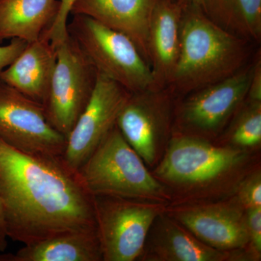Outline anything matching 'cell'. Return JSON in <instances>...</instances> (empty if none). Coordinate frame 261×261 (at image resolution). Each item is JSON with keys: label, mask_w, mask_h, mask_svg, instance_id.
Listing matches in <instances>:
<instances>
[{"label": "cell", "mask_w": 261, "mask_h": 261, "mask_svg": "<svg viewBox=\"0 0 261 261\" xmlns=\"http://www.w3.org/2000/svg\"><path fill=\"white\" fill-rule=\"evenodd\" d=\"M0 203L8 238L24 245L97 228L93 197L63 158L22 152L1 139Z\"/></svg>", "instance_id": "6da1fadb"}, {"label": "cell", "mask_w": 261, "mask_h": 261, "mask_svg": "<svg viewBox=\"0 0 261 261\" xmlns=\"http://www.w3.org/2000/svg\"><path fill=\"white\" fill-rule=\"evenodd\" d=\"M180 51L168 87L175 97L231 76L248 64L249 41L215 23L197 7H185Z\"/></svg>", "instance_id": "7a4b0ae2"}, {"label": "cell", "mask_w": 261, "mask_h": 261, "mask_svg": "<svg viewBox=\"0 0 261 261\" xmlns=\"http://www.w3.org/2000/svg\"><path fill=\"white\" fill-rule=\"evenodd\" d=\"M84 188L94 196L160 202L166 188L146 168L116 125L77 170Z\"/></svg>", "instance_id": "3957f363"}, {"label": "cell", "mask_w": 261, "mask_h": 261, "mask_svg": "<svg viewBox=\"0 0 261 261\" xmlns=\"http://www.w3.org/2000/svg\"><path fill=\"white\" fill-rule=\"evenodd\" d=\"M70 16L68 34L97 73L130 93L153 88L150 66L129 38L85 15Z\"/></svg>", "instance_id": "277c9868"}, {"label": "cell", "mask_w": 261, "mask_h": 261, "mask_svg": "<svg viewBox=\"0 0 261 261\" xmlns=\"http://www.w3.org/2000/svg\"><path fill=\"white\" fill-rule=\"evenodd\" d=\"M96 226L102 260L133 261L142 256L160 202L94 196Z\"/></svg>", "instance_id": "5b68a950"}, {"label": "cell", "mask_w": 261, "mask_h": 261, "mask_svg": "<svg viewBox=\"0 0 261 261\" xmlns=\"http://www.w3.org/2000/svg\"><path fill=\"white\" fill-rule=\"evenodd\" d=\"M56 48V68L44 109L51 126L67 140L92 97L97 72L69 34Z\"/></svg>", "instance_id": "8992f818"}, {"label": "cell", "mask_w": 261, "mask_h": 261, "mask_svg": "<svg viewBox=\"0 0 261 261\" xmlns=\"http://www.w3.org/2000/svg\"><path fill=\"white\" fill-rule=\"evenodd\" d=\"M252 62L236 73L184 96L174 108L178 133L202 137L222 130L246 100Z\"/></svg>", "instance_id": "52a82bcc"}, {"label": "cell", "mask_w": 261, "mask_h": 261, "mask_svg": "<svg viewBox=\"0 0 261 261\" xmlns=\"http://www.w3.org/2000/svg\"><path fill=\"white\" fill-rule=\"evenodd\" d=\"M245 151L212 145L202 137L178 133L155 170L161 181L199 186L223 177L241 164Z\"/></svg>", "instance_id": "ba28073f"}, {"label": "cell", "mask_w": 261, "mask_h": 261, "mask_svg": "<svg viewBox=\"0 0 261 261\" xmlns=\"http://www.w3.org/2000/svg\"><path fill=\"white\" fill-rule=\"evenodd\" d=\"M0 139L22 152L62 158L67 141L48 121L42 105L2 80Z\"/></svg>", "instance_id": "9c48e42d"}, {"label": "cell", "mask_w": 261, "mask_h": 261, "mask_svg": "<svg viewBox=\"0 0 261 261\" xmlns=\"http://www.w3.org/2000/svg\"><path fill=\"white\" fill-rule=\"evenodd\" d=\"M174 97L168 87L130 93L117 119L125 140L149 166L157 162L173 130Z\"/></svg>", "instance_id": "30bf717a"}, {"label": "cell", "mask_w": 261, "mask_h": 261, "mask_svg": "<svg viewBox=\"0 0 261 261\" xmlns=\"http://www.w3.org/2000/svg\"><path fill=\"white\" fill-rule=\"evenodd\" d=\"M130 92L97 73L92 97L67 138L63 160L72 171L77 170L116 126Z\"/></svg>", "instance_id": "8fae6325"}, {"label": "cell", "mask_w": 261, "mask_h": 261, "mask_svg": "<svg viewBox=\"0 0 261 261\" xmlns=\"http://www.w3.org/2000/svg\"><path fill=\"white\" fill-rule=\"evenodd\" d=\"M243 208L232 204L187 206L175 211L174 219L209 246L238 250L250 243Z\"/></svg>", "instance_id": "7c38bea8"}, {"label": "cell", "mask_w": 261, "mask_h": 261, "mask_svg": "<svg viewBox=\"0 0 261 261\" xmlns=\"http://www.w3.org/2000/svg\"><path fill=\"white\" fill-rule=\"evenodd\" d=\"M157 1L76 0L70 15H85L126 36L149 65V25Z\"/></svg>", "instance_id": "4fadbf2b"}, {"label": "cell", "mask_w": 261, "mask_h": 261, "mask_svg": "<svg viewBox=\"0 0 261 261\" xmlns=\"http://www.w3.org/2000/svg\"><path fill=\"white\" fill-rule=\"evenodd\" d=\"M184 9L178 0H158L154 6L148 39L153 89L166 88L172 78L179 56Z\"/></svg>", "instance_id": "5bb4252c"}, {"label": "cell", "mask_w": 261, "mask_h": 261, "mask_svg": "<svg viewBox=\"0 0 261 261\" xmlns=\"http://www.w3.org/2000/svg\"><path fill=\"white\" fill-rule=\"evenodd\" d=\"M56 61V48L43 34L29 43L13 63L0 71V80L44 107Z\"/></svg>", "instance_id": "9a60e30c"}, {"label": "cell", "mask_w": 261, "mask_h": 261, "mask_svg": "<svg viewBox=\"0 0 261 261\" xmlns=\"http://www.w3.org/2000/svg\"><path fill=\"white\" fill-rule=\"evenodd\" d=\"M146 257L160 261H223L226 252L204 243L176 220L161 214L148 233Z\"/></svg>", "instance_id": "2e32d148"}, {"label": "cell", "mask_w": 261, "mask_h": 261, "mask_svg": "<svg viewBox=\"0 0 261 261\" xmlns=\"http://www.w3.org/2000/svg\"><path fill=\"white\" fill-rule=\"evenodd\" d=\"M59 6L60 0H0V44L37 40L51 27Z\"/></svg>", "instance_id": "e0dca14e"}, {"label": "cell", "mask_w": 261, "mask_h": 261, "mask_svg": "<svg viewBox=\"0 0 261 261\" xmlns=\"http://www.w3.org/2000/svg\"><path fill=\"white\" fill-rule=\"evenodd\" d=\"M97 228L75 230L39 243L24 245L13 261H100Z\"/></svg>", "instance_id": "ac0fdd59"}, {"label": "cell", "mask_w": 261, "mask_h": 261, "mask_svg": "<svg viewBox=\"0 0 261 261\" xmlns=\"http://www.w3.org/2000/svg\"><path fill=\"white\" fill-rule=\"evenodd\" d=\"M203 11L226 30L249 42L261 39V0H206Z\"/></svg>", "instance_id": "d6986e66"}, {"label": "cell", "mask_w": 261, "mask_h": 261, "mask_svg": "<svg viewBox=\"0 0 261 261\" xmlns=\"http://www.w3.org/2000/svg\"><path fill=\"white\" fill-rule=\"evenodd\" d=\"M230 128V141L240 147H252L261 142V102L246 99L235 113Z\"/></svg>", "instance_id": "ffe728a7"}, {"label": "cell", "mask_w": 261, "mask_h": 261, "mask_svg": "<svg viewBox=\"0 0 261 261\" xmlns=\"http://www.w3.org/2000/svg\"><path fill=\"white\" fill-rule=\"evenodd\" d=\"M76 0H60L59 10L51 27L44 33L55 47L68 37V23L72 7Z\"/></svg>", "instance_id": "44dd1931"}, {"label": "cell", "mask_w": 261, "mask_h": 261, "mask_svg": "<svg viewBox=\"0 0 261 261\" xmlns=\"http://www.w3.org/2000/svg\"><path fill=\"white\" fill-rule=\"evenodd\" d=\"M239 200L241 206L245 209L261 207V177L260 173L247 178L244 182L239 192Z\"/></svg>", "instance_id": "7402d4cb"}, {"label": "cell", "mask_w": 261, "mask_h": 261, "mask_svg": "<svg viewBox=\"0 0 261 261\" xmlns=\"http://www.w3.org/2000/svg\"><path fill=\"white\" fill-rule=\"evenodd\" d=\"M246 221L250 245L253 254L260 257L261 253V207L246 209Z\"/></svg>", "instance_id": "603a6c76"}, {"label": "cell", "mask_w": 261, "mask_h": 261, "mask_svg": "<svg viewBox=\"0 0 261 261\" xmlns=\"http://www.w3.org/2000/svg\"><path fill=\"white\" fill-rule=\"evenodd\" d=\"M28 43L19 39H13L9 44L0 45V71L13 63L27 47Z\"/></svg>", "instance_id": "cb8c5ba5"}, {"label": "cell", "mask_w": 261, "mask_h": 261, "mask_svg": "<svg viewBox=\"0 0 261 261\" xmlns=\"http://www.w3.org/2000/svg\"><path fill=\"white\" fill-rule=\"evenodd\" d=\"M247 99L253 102H261V58L257 53L252 63V71Z\"/></svg>", "instance_id": "d4e9b609"}, {"label": "cell", "mask_w": 261, "mask_h": 261, "mask_svg": "<svg viewBox=\"0 0 261 261\" xmlns=\"http://www.w3.org/2000/svg\"><path fill=\"white\" fill-rule=\"evenodd\" d=\"M8 235H7L3 208L0 203V252H4L8 247Z\"/></svg>", "instance_id": "484cf974"}, {"label": "cell", "mask_w": 261, "mask_h": 261, "mask_svg": "<svg viewBox=\"0 0 261 261\" xmlns=\"http://www.w3.org/2000/svg\"><path fill=\"white\" fill-rule=\"evenodd\" d=\"M184 7H197V8H203L206 0H178Z\"/></svg>", "instance_id": "4316f807"}, {"label": "cell", "mask_w": 261, "mask_h": 261, "mask_svg": "<svg viewBox=\"0 0 261 261\" xmlns=\"http://www.w3.org/2000/svg\"><path fill=\"white\" fill-rule=\"evenodd\" d=\"M13 254H3L0 255V261H13Z\"/></svg>", "instance_id": "83f0119b"}]
</instances>
